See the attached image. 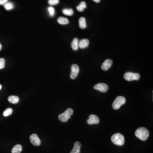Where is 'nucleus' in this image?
Wrapping results in <instances>:
<instances>
[{
	"label": "nucleus",
	"mask_w": 153,
	"mask_h": 153,
	"mask_svg": "<svg viewBox=\"0 0 153 153\" xmlns=\"http://www.w3.org/2000/svg\"><path fill=\"white\" fill-rule=\"evenodd\" d=\"M80 71V68L77 65H72L71 67V73L70 74V78L72 80H74L78 76Z\"/></svg>",
	"instance_id": "nucleus-6"
},
{
	"label": "nucleus",
	"mask_w": 153,
	"mask_h": 153,
	"mask_svg": "<svg viewBox=\"0 0 153 153\" xmlns=\"http://www.w3.org/2000/svg\"><path fill=\"white\" fill-rule=\"evenodd\" d=\"M87 5L85 1H82L78 6L76 7V9L79 12H83L86 8Z\"/></svg>",
	"instance_id": "nucleus-17"
},
{
	"label": "nucleus",
	"mask_w": 153,
	"mask_h": 153,
	"mask_svg": "<svg viewBox=\"0 0 153 153\" xmlns=\"http://www.w3.org/2000/svg\"><path fill=\"white\" fill-rule=\"evenodd\" d=\"M79 27L81 29H84L87 27L86 20L84 17H82L79 20Z\"/></svg>",
	"instance_id": "nucleus-13"
},
{
	"label": "nucleus",
	"mask_w": 153,
	"mask_h": 153,
	"mask_svg": "<svg viewBox=\"0 0 153 153\" xmlns=\"http://www.w3.org/2000/svg\"><path fill=\"white\" fill-rule=\"evenodd\" d=\"M89 43V41L88 39H83L79 42V47L81 49H85L88 47Z\"/></svg>",
	"instance_id": "nucleus-12"
},
{
	"label": "nucleus",
	"mask_w": 153,
	"mask_h": 153,
	"mask_svg": "<svg viewBox=\"0 0 153 153\" xmlns=\"http://www.w3.org/2000/svg\"><path fill=\"white\" fill-rule=\"evenodd\" d=\"M58 23L61 25L67 24L69 23V21L67 18L60 17L57 20Z\"/></svg>",
	"instance_id": "nucleus-16"
},
{
	"label": "nucleus",
	"mask_w": 153,
	"mask_h": 153,
	"mask_svg": "<svg viewBox=\"0 0 153 153\" xmlns=\"http://www.w3.org/2000/svg\"><path fill=\"white\" fill-rule=\"evenodd\" d=\"M71 46L72 49L74 51H76L79 48V41L78 38H74L72 40Z\"/></svg>",
	"instance_id": "nucleus-14"
},
{
	"label": "nucleus",
	"mask_w": 153,
	"mask_h": 153,
	"mask_svg": "<svg viewBox=\"0 0 153 153\" xmlns=\"http://www.w3.org/2000/svg\"><path fill=\"white\" fill-rule=\"evenodd\" d=\"M112 60L111 59H107L102 64L101 68L103 71H107L111 68L112 65Z\"/></svg>",
	"instance_id": "nucleus-10"
},
{
	"label": "nucleus",
	"mask_w": 153,
	"mask_h": 153,
	"mask_svg": "<svg viewBox=\"0 0 153 153\" xmlns=\"http://www.w3.org/2000/svg\"><path fill=\"white\" fill-rule=\"evenodd\" d=\"M8 100L10 103L16 104L19 101V98L16 96H10L8 98Z\"/></svg>",
	"instance_id": "nucleus-15"
},
{
	"label": "nucleus",
	"mask_w": 153,
	"mask_h": 153,
	"mask_svg": "<svg viewBox=\"0 0 153 153\" xmlns=\"http://www.w3.org/2000/svg\"><path fill=\"white\" fill-rule=\"evenodd\" d=\"M5 65V60L3 58H0V69L4 68Z\"/></svg>",
	"instance_id": "nucleus-23"
},
{
	"label": "nucleus",
	"mask_w": 153,
	"mask_h": 153,
	"mask_svg": "<svg viewBox=\"0 0 153 153\" xmlns=\"http://www.w3.org/2000/svg\"><path fill=\"white\" fill-rule=\"evenodd\" d=\"M95 2L97 3H98L100 2V0H93Z\"/></svg>",
	"instance_id": "nucleus-26"
},
{
	"label": "nucleus",
	"mask_w": 153,
	"mask_h": 153,
	"mask_svg": "<svg viewBox=\"0 0 153 153\" xmlns=\"http://www.w3.org/2000/svg\"><path fill=\"white\" fill-rule=\"evenodd\" d=\"M48 12H49V14L51 17H53L54 16L55 11L54 8L52 7H49L48 8Z\"/></svg>",
	"instance_id": "nucleus-22"
},
{
	"label": "nucleus",
	"mask_w": 153,
	"mask_h": 153,
	"mask_svg": "<svg viewBox=\"0 0 153 153\" xmlns=\"http://www.w3.org/2000/svg\"><path fill=\"white\" fill-rule=\"evenodd\" d=\"M8 1V0H0V5H5Z\"/></svg>",
	"instance_id": "nucleus-25"
},
{
	"label": "nucleus",
	"mask_w": 153,
	"mask_h": 153,
	"mask_svg": "<svg viewBox=\"0 0 153 153\" xmlns=\"http://www.w3.org/2000/svg\"><path fill=\"white\" fill-rule=\"evenodd\" d=\"M81 146L82 145L80 142H76L74 143L73 147L70 153H80Z\"/></svg>",
	"instance_id": "nucleus-11"
},
{
	"label": "nucleus",
	"mask_w": 153,
	"mask_h": 153,
	"mask_svg": "<svg viewBox=\"0 0 153 153\" xmlns=\"http://www.w3.org/2000/svg\"><path fill=\"white\" fill-rule=\"evenodd\" d=\"M135 135L136 137L142 141L147 140L149 135V133L147 129L145 128H140L136 131Z\"/></svg>",
	"instance_id": "nucleus-1"
},
{
	"label": "nucleus",
	"mask_w": 153,
	"mask_h": 153,
	"mask_svg": "<svg viewBox=\"0 0 153 153\" xmlns=\"http://www.w3.org/2000/svg\"><path fill=\"white\" fill-rule=\"evenodd\" d=\"M1 49H2V45H1V44L0 43V51L1 50Z\"/></svg>",
	"instance_id": "nucleus-27"
},
{
	"label": "nucleus",
	"mask_w": 153,
	"mask_h": 153,
	"mask_svg": "<svg viewBox=\"0 0 153 153\" xmlns=\"http://www.w3.org/2000/svg\"><path fill=\"white\" fill-rule=\"evenodd\" d=\"M22 150V146L20 144L15 145L12 150V153H20Z\"/></svg>",
	"instance_id": "nucleus-18"
},
{
	"label": "nucleus",
	"mask_w": 153,
	"mask_h": 153,
	"mask_svg": "<svg viewBox=\"0 0 153 153\" xmlns=\"http://www.w3.org/2000/svg\"><path fill=\"white\" fill-rule=\"evenodd\" d=\"M48 3L49 4L52 6L58 4V3H59V0H49Z\"/></svg>",
	"instance_id": "nucleus-24"
},
{
	"label": "nucleus",
	"mask_w": 153,
	"mask_h": 153,
	"mask_svg": "<svg viewBox=\"0 0 153 153\" xmlns=\"http://www.w3.org/2000/svg\"><path fill=\"white\" fill-rule=\"evenodd\" d=\"M100 122V120L97 116L94 114H91L89 116V119L87 120V123L89 125L97 124Z\"/></svg>",
	"instance_id": "nucleus-9"
},
{
	"label": "nucleus",
	"mask_w": 153,
	"mask_h": 153,
	"mask_svg": "<svg viewBox=\"0 0 153 153\" xmlns=\"http://www.w3.org/2000/svg\"><path fill=\"white\" fill-rule=\"evenodd\" d=\"M124 78L128 81L138 80L140 78V75L138 73L134 72H128L124 75Z\"/></svg>",
	"instance_id": "nucleus-5"
},
{
	"label": "nucleus",
	"mask_w": 153,
	"mask_h": 153,
	"mask_svg": "<svg viewBox=\"0 0 153 153\" xmlns=\"http://www.w3.org/2000/svg\"><path fill=\"white\" fill-rule=\"evenodd\" d=\"M13 112V109L12 108H9L6 109L3 113V116H8L12 114Z\"/></svg>",
	"instance_id": "nucleus-20"
},
{
	"label": "nucleus",
	"mask_w": 153,
	"mask_h": 153,
	"mask_svg": "<svg viewBox=\"0 0 153 153\" xmlns=\"http://www.w3.org/2000/svg\"><path fill=\"white\" fill-rule=\"evenodd\" d=\"M74 111L72 109L68 108L67 110L58 116V119L60 121L63 123H65L68 121L69 119L71 118V116L73 114Z\"/></svg>",
	"instance_id": "nucleus-3"
},
{
	"label": "nucleus",
	"mask_w": 153,
	"mask_h": 153,
	"mask_svg": "<svg viewBox=\"0 0 153 153\" xmlns=\"http://www.w3.org/2000/svg\"><path fill=\"white\" fill-rule=\"evenodd\" d=\"M63 13L65 15L68 16H72L73 14L74 11L72 9H65L62 11Z\"/></svg>",
	"instance_id": "nucleus-19"
},
{
	"label": "nucleus",
	"mask_w": 153,
	"mask_h": 153,
	"mask_svg": "<svg viewBox=\"0 0 153 153\" xmlns=\"http://www.w3.org/2000/svg\"><path fill=\"white\" fill-rule=\"evenodd\" d=\"M125 102L126 99L124 96H118L113 103L112 108L115 110L118 109L122 105L124 104Z\"/></svg>",
	"instance_id": "nucleus-4"
},
{
	"label": "nucleus",
	"mask_w": 153,
	"mask_h": 153,
	"mask_svg": "<svg viewBox=\"0 0 153 153\" xmlns=\"http://www.w3.org/2000/svg\"><path fill=\"white\" fill-rule=\"evenodd\" d=\"M30 142L35 146H39L41 144V141L39 137L35 134H32L30 137Z\"/></svg>",
	"instance_id": "nucleus-8"
},
{
	"label": "nucleus",
	"mask_w": 153,
	"mask_h": 153,
	"mask_svg": "<svg viewBox=\"0 0 153 153\" xmlns=\"http://www.w3.org/2000/svg\"><path fill=\"white\" fill-rule=\"evenodd\" d=\"M111 140L114 144L118 146H122L125 143L124 137L120 133L113 134L111 138Z\"/></svg>",
	"instance_id": "nucleus-2"
},
{
	"label": "nucleus",
	"mask_w": 153,
	"mask_h": 153,
	"mask_svg": "<svg viewBox=\"0 0 153 153\" xmlns=\"http://www.w3.org/2000/svg\"><path fill=\"white\" fill-rule=\"evenodd\" d=\"M5 8L6 10H11L12 9H13L14 7L13 4L11 2L7 3L5 4Z\"/></svg>",
	"instance_id": "nucleus-21"
},
{
	"label": "nucleus",
	"mask_w": 153,
	"mask_h": 153,
	"mask_svg": "<svg viewBox=\"0 0 153 153\" xmlns=\"http://www.w3.org/2000/svg\"><path fill=\"white\" fill-rule=\"evenodd\" d=\"M94 89L100 92H106L109 90V87L105 83H99L96 85L94 87Z\"/></svg>",
	"instance_id": "nucleus-7"
},
{
	"label": "nucleus",
	"mask_w": 153,
	"mask_h": 153,
	"mask_svg": "<svg viewBox=\"0 0 153 153\" xmlns=\"http://www.w3.org/2000/svg\"><path fill=\"white\" fill-rule=\"evenodd\" d=\"M1 88H2V85L0 84V90H1Z\"/></svg>",
	"instance_id": "nucleus-28"
}]
</instances>
